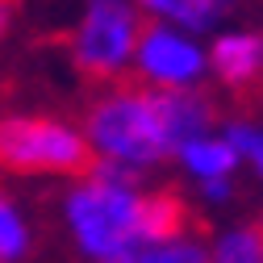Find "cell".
<instances>
[{
	"mask_svg": "<svg viewBox=\"0 0 263 263\" xmlns=\"http://www.w3.org/2000/svg\"><path fill=\"white\" fill-rule=\"evenodd\" d=\"M54 217L80 263H109L192 230L184 192L146 184L101 163H92V172L59 188Z\"/></svg>",
	"mask_w": 263,
	"mask_h": 263,
	"instance_id": "cell-1",
	"label": "cell"
},
{
	"mask_svg": "<svg viewBox=\"0 0 263 263\" xmlns=\"http://www.w3.org/2000/svg\"><path fill=\"white\" fill-rule=\"evenodd\" d=\"M221 125L209 92H155L142 84H113L96 92L80 113V129L101 167L125 176H155L188 138Z\"/></svg>",
	"mask_w": 263,
	"mask_h": 263,
	"instance_id": "cell-2",
	"label": "cell"
},
{
	"mask_svg": "<svg viewBox=\"0 0 263 263\" xmlns=\"http://www.w3.org/2000/svg\"><path fill=\"white\" fill-rule=\"evenodd\" d=\"M92 146L80 121L50 109L0 113V172L21 180H63L71 184L92 172Z\"/></svg>",
	"mask_w": 263,
	"mask_h": 263,
	"instance_id": "cell-3",
	"label": "cell"
},
{
	"mask_svg": "<svg viewBox=\"0 0 263 263\" xmlns=\"http://www.w3.org/2000/svg\"><path fill=\"white\" fill-rule=\"evenodd\" d=\"M142 29L146 13L134 0H88L67 29V59L84 80L105 88L125 84V76H134Z\"/></svg>",
	"mask_w": 263,
	"mask_h": 263,
	"instance_id": "cell-4",
	"label": "cell"
},
{
	"mask_svg": "<svg viewBox=\"0 0 263 263\" xmlns=\"http://www.w3.org/2000/svg\"><path fill=\"white\" fill-rule=\"evenodd\" d=\"M213 80L209 71V42L192 38L184 29L146 21L138 59H134V84L155 92H201Z\"/></svg>",
	"mask_w": 263,
	"mask_h": 263,
	"instance_id": "cell-5",
	"label": "cell"
},
{
	"mask_svg": "<svg viewBox=\"0 0 263 263\" xmlns=\"http://www.w3.org/2000/svg\"><path fill=\"white\" fill-rule=\"evenodd\" d=\"M209 71L226 92H247L263 84V25L230 21L209 38Z\"/></svg>",
	"mask_w": 263,
	"mask_h": 263,
	"instance_id": "cell-6",
	"label": "cell"
},
{
	"mask_svg": "<svg viewBox=\"0 0 263 263\" xmlns=\"http://www.w3.org/2000/svg\"><path fill=\"white\" fill-rule=\"evenodd\" d=\"M172 167L188 180V188H205V184H221V180H238L242 176V159L238 151L230 146V138L221 134V125L213 129V134H201V138H188Z\"/></svg>",
	"mask_w": 263,
	"mask_h": 263,
	"instance_id": "cell-7",
	"label": "cell"
},
{
	"mask_svg": "<svg viewBox=\"0 0 263 263\" xmlns=\"http://www.w3.org/2000/svg\"><path fill=\"white\" fill-rule=\"evenodd\" d=\"M142 13H146V21L184 29V34L209 42L213 34H221V29L230 25L234 5H226V0H146Z\"/></svg>",
	"mask_w": 263,
	"mask_h": 263,
	"instance_id": "cell-8",
	"label": "cell"
},
{
	"mask_svg": "<svg viewBox=\"0 0 263 263\" xmlns=\"http://www.w3.org/2000/svg\"><path fill=\"white\" fill-rule=\"evenodd\" d=\"M38 251V221L17 192L0 188V263H29Z\"/></svg>",
	"mask_w": 263,
	"mask_h": 263,
	"instance_id": "cell-9",
	"label": "cell"
},
{
	"mask_svg": "<svg viewBox=\"0 0 263 263\" xmlns=\"http://www.w3.org/2000/svg\"><path fill=\"white\" fill-rule=\"evenodd\" d=\"M209 238V263H263V217L221 221Z\"/></svg>",
	"mask_w": 263,
	"mask_h": 263,
	"instance_id": "cell-10",
	"label": "cell"
},
{
	"mask_svg": "<svg viewBox=\"0 0 263 263\" xmlns=\"http://www.w3.org/2000/svg\"><path fill=\"white\" fill-rule=\"evenodd\" d=\"M221 134L230 138V146L238 151L242 172L263 188V117H255V113H234V117L221 121Z\"/></svg>",
	"mask_w": 263,
	"mask_h": 263,
	"instance_id": "cell-11",
	"label": "cell"
},
{
	"mask_svg": "<svg viewBox=\"0 0 263 263\" xmlns=\"http://www.w3.org/2000/svg\"><path fill=\"white\" fill-rule=\"evenodd\" d=\"M109 263H209V238L188 230L180 238H167V242H151V247H138L121 259H109Z\"/></svg>",
	"mask_w": 263,
	"mask_h": 263,
	"instance_id": "cell-12",
	"label": "cell"
},
{
	"mask_svg": "<svg viewBox=\"0 0 263 263\" xmlns=\"http://www.w3.org/2000/svg\"><path fill=\"white\" fill-rule=\"evenodd\" d=\"M196 196V205H205V209H230L238 201V180H221V184H205V188H192Z\"/></svg>",
	"mask_w": 263,
	"mask_h": 263,
	"instance_id": "cell-13",
	"label": "cell"
},
{
	"mask_svg": "<svg viewBox=\"0 0 263 263\" xmlns=\"http://www.w3.org/2000/svg\"><path fill=\"white\" fill-rule=\"evenodd\" d=\"M13 25H17V9L9 5V0H0V42L13 34Z\"/></svg>",
	"mask_w": 263,
	"mask_h": 263,
	"instance_id": "cell-14",
	"label": "cell"
}]
</instances>
